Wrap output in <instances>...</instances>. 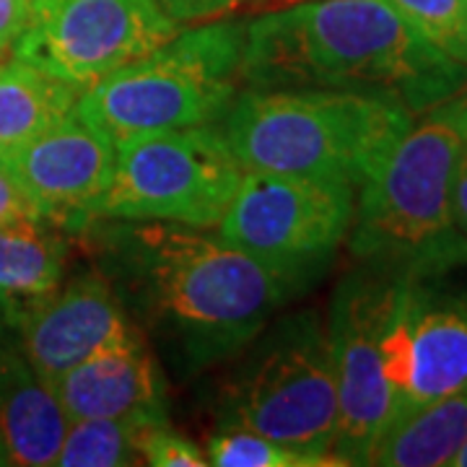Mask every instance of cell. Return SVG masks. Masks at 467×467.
<instances>
[{
	"label": "cell",
	"mask_w": 467,
	"mask_h": 467,
	"mask_svg": "<svg viewBox=\"0 0 467 467\" xmlns=\"http://www.w3.org/2000/svg\"><path fill=\"white\" fill-rule=\"evenodd\" d=\"M247 88H356L413 115L460 94L467 66L434 47L392 0H301L247 21Z\"/></svg>",
	"instance_id": "obj_2"
},
{
	"label": "cell",
	"mask_w": 467,
	"mask_h": 467,
	"mask_svg": "<svg viewBox=\"0 0 467 467\" xmlns=\"http://www.w3.org/2000/svg\"><path fill=\"white\" fill-rule=\"evenodd\" d=\"M216 389V426H242L299 451L315 467L340 465L337 379L317 309L275 315L232 356Z\"/></svg>",
	"instance_id": "obj_5"
},
{
	"label": "cell",
	"mask_w": 467,
	"mask_h": 467,
	"mask_svg": "<svg viewBox=\"0 0 467 467\" xmlns=\"http://www.w3.org/2000/svg\"><path fill=\"white\" fill-rule=\"evenodd\" d=\"M454 221H457V229L467 236V146L460 159L457 180H454Z\"/></svg>",
	"instance_id": "obj_26"
},
{
	"label": "cell",
	"mask_w": 467,
	"mask_h": 467,
	"mask_svg": "<svg viewBox=\"0 0 467 467\" xmlns=\"http://www.w3.org/2000/svg\"><path fill=\"white\" fill-rule=\"evenodd\" d=\"M405 281L358 265L343 275L330 301L325 325L337 379L333 454L340 465H371V454L392 420L395 392L387 379V333Z\"/></svg>",
	"instance_id": "obj_8"
},
{
	"label": "cell",
	"mask_w": 467,
	"mask_h": 467,
	"mask_svg": "<svg viewBox=\"0 0 467 467\" xmlns=\"http://www.w3.org/2000/svg\"><path fill=\"white\" fill-rule=\"evenodd\" d=\"M405 319L408 382L389 426L467 384V291L441 288L434 278L408 281Z\"/></svg>",
	"instance_id": "obj_13"
},
{
	"label": "cell",
	"mask_w": 467,
	"mask_h": 467,
	"mask_svg": "<svg viewBox=\"0 0 467 467\" xmlns=\"http://www.w3.org/2000/svg\"><path fill=\"white\" fill-rule=\"evenodd\" d=\"M180 29L159 0H57L34 11L11 57L86 91Z\"/></svg>",
	"instance_id": "obj_10"
},
{
	"label": "cell",
	"mask_w": 467,
	"mask_h": 467,
	"mask_svg": "<svg viewBox=\"0 0 467 467\" xmlns=\"http://www.w3.org/2000/svg\"><path fill=\"white\" fill-rule=\"evenodd\" d=\"M115 153L112 138L73 112L42 135L3 150L0 169L39 216L78 234L112 180Z\"/></svg>",
	"instance_id": "obj_11"
},
{
	"label": "cell",
	"mask_w": 467,
	"mask_h": 467,
	"mask_svg": "<svg viewBox=\"0 0 467 467\" xmlns=\"http://www.w3.org/2000/svg\"><path fill=\"white\" fill-rule=\"evenodd\" d=\"M29 3H32L34 11H39V8H47L52 3H57V0H29Z\"/></svg>",
	"instance_id": "obj_29"
},
{
	"label": "cell",
	"mask_w": 467,
	"mask_h": 467,
	"mask_svg": "<svg viewBox=\"0 0 467 467\" xmlns=\"http://www.w3.org/2000/svg\"><path fill=\"white\" fill-rule=\"evenodd\" d=\"M159 3L177 24L187 26V24H202V21L223 18L247 0H159Z\"/></svg>",
	"instance_id": "obj_23"
},
{
	"label": "cell",
	"mask_w": 467,
	"mask_h": 467,
	"mask_svg": "<svg viewBox=\"0 0 467 467\" xmlns=\"http://www.w3.org/2000/svg\"><path fill=\"white\" fill-rule=\"evenodd\" d=\"M78 236L156 358L182 379L223 367L315 284L198 226L94 218Z\"/></svg>",
	"instance_id": "obj_1"
},
{
	"label": "cell",
	"mask_w": 467,
	"mask_h": 467,
	"mask_svg": "<svg viewBox=\"0 0 467 467\" xmlns=\"http://www.w3.org/2000/svg\"><path fill=\"white\" fill-rule=\"evenodd\" d=\"M81 91L8 57L0 67V153L16 149L76 112Z\"/></svg>",
	"instance_id": "obj_18"
},
{
	"label": "cell",
	"mask_w": 467,
	"mask_h": 467,
	"mask_svg": "<svg viewBox=\"0 0 467 467\" xmlns=\"http://www.w3.org/2000/svg\"><path fill=\"white\" fill-rule=\"evenodd\" d=\"M451 465L454 467H467V441L460 447V451L454 454V460H451Z\"/></svg>",
	"instance_id": "obj_28"
},
{
	"label": "cell",
	"mask_w": 467,
	"mask_h": 467,
	"mask_svg": "<svg viewBox=\"0 0 467 467\" xmlns=\"http://www.w3.org/2000/svg\"><path fill=\"white\" fill-rule=\"evenodd\" d=\"M434 47L467 66V0H392Z\"/></svg>",
	"instance_id": "obj_21"
},
{
	"label": "cell",
	"mask_w": 467,
	"mask_h": 467,
	"mask_svg": "<svg viewBox=\"0 0 467 467\" xmlns=\"http://www.w3.org/2000/svg\"><path fill=\"white\" fill-rule=\"evenodd\" d=\"M150 418H78L67 423L57 451V467L140 465L138 439Z\"/></svg>",
	"instance_id": "obj_19"
},
{
	"label": "cell",
	"mask_w": 467,
	"mask_h": 467,
	"mask_svg": "<svg viewBox=\"0 0 467 467\" xmlns=\"http://www.w3.org/2000/svg\"><path fill=\"white\" fill-rule=\"evenodd\" d=\"M356 187L285 171H244L216 232L270 265L317 281L348 239Z\"/></svg>",
	"instance_id": "obj_9"
},
{
	"label": "cell",
	"mask_w": 467,
	"mask_h": 467,
	"mask_svg": "<svg viewBox=\"0 0 467 467\" xmlns=\"http://www.w3.org/2000/svg\"><path fill=\"white\" fill-rule=\"evenodd\" d=\"M202 451L213 467H315L299 451L242 426H216Z\"/></svg>",
	"instance_id": "obj_20"
},
{
	"label": "cell",
	"mask_w": 467,
	"mask_h": 467,
	"mask_svg": "<svg viewBox=\"0 0 467 467\" xmlns=\"http://www.w3.org/2000/svg\"><path fill=\"white\" fill-rule=\"evenodd\" d=\"M67 420L167 418V379L143 335L97 350L50 384Z\"/></svg>",
	"instance_id": "obj_14"
},
{
	"label": "cell",
	"mask_w": 467,
	"mask_h": 467,
	"mask_svg": "<svg viewBox=\"0 0 467 467\" xmlns=\"http://www.w3.org/2000/svg\"><path fill=\"white\" fill-rule=\"evenodd\" d=\"M67 416L16 340L0 343V465H55Z\"/></svg>",
	"instance_id": "obj_15"
},
{
	"label": "cell",
	"mask_w": 467,
	"mask_h": 467,
	"mask_svg": "<svg viewBox=\"0 0 467 467\" xmlns=\"http://www.w3.org/2000/svg\"><path fill=\"white\" fill-rule=\"evenodd\" d=\"M70 234L42 216L0 223V294L18 309L66 281Z\"/></svg>",
	"instance_id": "obj_16"
},
{
	"label": "cell",
	"mask_w": 467,
	"mask_h": 467,
	"mask_svg": "<svg viewBox=\"0 0 467 467\" xmlns=\"http://www.w3.org/2000/svg\"><path fill=\"white\" fill-rule=\"evenodd\" d=\"M143 335L104 273L91 267L16 312V343L32 368L52 384L97 350Z\"/></svg>",
	"instance_id": "obj_12"
},
{
	"label": "cell",
	"mask_w": 467,
	"mask_h": 467,
	"mask_svg": "<svg viewBox=\"0 0 467 467\" xmlns=\"http://www.w3.org/2000/svg\"><path fill=\"white\" fill-rule=\"evenodd\" d=\"M467 146V86L413 117L377 171L356 190L348 250L410 281L467 265V236L454 221V180Z\"/></svg>",
	"instance_id": "obj_3"
},
{
	"label": "cell",
	"mask_w": 467,
	"mask_h": 467,
	"mask_svg": "<svg viewBox=\"0 0 467 467\" xmlns=\"http://www.w3.org/2000/svg\"><path fill=\"white\" fill-rule=\"evenodd\" d=\"M34 8L29 0H0V57L8 60L18 39L29 29Z\"/></svg>",
	"instance_id": "obj_24"
},
{
	"label": "cell",
	"mask_w": 467,
	"mask_h": 467,
	"mask_svg": "<svg viewBox=\"0 0 467 467\" xmlns=\"http://www.w3.org/2000/svg\"><path fill=\"white\" fill-rule=\"evenodd\" d=\"M39 216L34 205L26 201V195L16 187V182L0 169V223L16 221V218Z\"/></svg>",
	"instance_id": "obj_25"
},
{
	"label": "cell",
	"mask_w": 467,
	"mask_h": 467,
	"mask_svg": "<svg viewBox=\"0 0 467 467\" xmlns=\"http://www.w3.org/2000/svg\"><path fill=\"white\" fill-rule=\"evenodd\" d=\"M247 21H202L81 91L76 115L115 143L218 125L239 94Z\"/></svg>",
	"instance_id": "obj_6"
},
{
	"label": "cell",
	"mask_w": 467,
	"mask_h": 467,
	"mask_svg": "<svg viewBox=\"0 0 467 467\" xmlns=\"http://www.w3.org/2000/svg\"><path fill=\"white\" fill-rule=\"evenodd\" d=\"M16 304L0 294V343L16 340Z\"/></svg>",
	"instance_id": "obj_27"
},
{
	"label": "cell",
	"mask_w": 467,
	"mask_h": 467,
	"mask_svg": "<svg viewBox=\"0 0 467 467\" xmlns=\"http://www.w3.org/2000/svg\"><path fill=\"white\" fill-rule=\"evenodd\" d=\"M3 66H5V60H3V57H0V67H3Z\"/></svg>",
	"instance_id": "obj_30"
},
{
	"label": "cell",
	"mask_w": 467,
	"mask_h": 467,
	"mask_svg": "<svg viewBox=\"0 0 467 467\" xmlns=\"http://www.w3.org/2000/svg\"><path fill=\"white\" fill-rule=\"evenodd\" d=\"M112 180L94 218L167 221L213 229L244 174L218 128H182L115 143Z\"/></svg>",
	"instance_id": "obj_7"
},
{
	"label": "cell",
	"mask_w": 467,
	"mask_h": 467,
	"mask_svg": "<svg viewBox=\"0 0 467 467\" xmlns=\"http://www.w3.org/2000/svg\"><path fill=\"white\" fill-rule=\"evenodd\" d=\"M413 112L356 88H244L218 122L244 171L367 182L410 128Z\"/></svg>",
	"instance_id": "obj_4"
},
{
	"label": "cell",
	"mask_w": 467,
	"mask_h": 467,
	"mask_svg": "<svg viewBox=\"0 0 467 467\" xmlns=\"http://www.w3.org/2000/svg\"><path fill=\"white\" fill-rule=\"evenodd\" d=\"M467 441V384L441 400L389 426L371 454V465L441 467Z\"/></svg>",
	"instance_id": "obj_17"
},
{
	"label": "cell",
	"mask_w": 467,
	"mask_h": 467,
	"mask_svg": "<svg viewBox=\"0 0 467 467\" xmlns=\"http://www.w3.org/2000/svg\"><path fill=\"white\" fill-rule=\"evenodd\" d=\"M140 465L150 467H205V451L192 439H187L180 431L169 426V420H153L146 423L140 439Z\"/></svg>",
	"instance_id": "obj_22"
}]
</instances>
